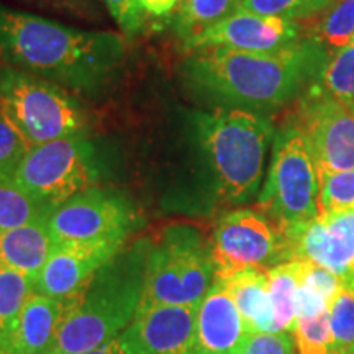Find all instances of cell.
Returning <instances> with one entry per match:
<instances>
[{"label": "cell", "instance_id": "obj_29", "mask_svg": "<svg viewBox=\"0 0 354 354\" xmlns=\"http://www.w3.org/2000/svg\"><path fill=\"white\" fill-rule=\"evenodd\" d=\"M292 336L299 354H331L330 310L315 317H297Z\"/></svg>", "mask_w": 354, "mask_h": 354}, {"label": "cell", "instance_id": "obj_11", "mask_svg": "<svg viewBox=\"0 0 354 354\" xmlns=\"http://www.w3.org/2000/svg\"><path fill=\"white\" fill-rule=\"evenodd\" d=\"M299 122L318 172L354 169V109L315 92L300 94Z\"/></svg>", "mask_w": 354, "mask_h": 354}, {"label": "cell", "instance_id": "obj_36", "mask_svg": "<svg viewBox=\"0 0 354 354\" xmlns=\"http://www.w3.org/2000/svg\"><path fill=\"white\" fill-rule=\"evenodd\" d=\"M344 287H346V289L348 290H351V292H354V269H353V271L351 272H349L348 274V277L346 279H344Z\"/></svg>", "mask_w": 354, "mask_h": 354}, {"label": "cell", "instance_id": "obj_25", "mask_svg": "<svg viewBox=\"0 0 354 354\" xmlns=\"http://www.w3.org/2000/svg\"><path fill=\"white\" fill-rule=\"evenodd\" d=\"M32 294V277L0 264V336L10 330L21 307Z\"/></svg>", "mask_w": 354, "mask_h": 354}, {"label": "cell", "instance_id": "obj_39", "mask_svg": "<svg viewBox=\"0 0 354 354\" xmlns=\"http://www.w3.org/2000/svg\"><path fill=\"white\" fill-rule=\"evenodd\" d=\"M50 354H53V353H50Z\"/></svg>", "mask_w": 354, "mask_h": 354}, {"label": "cell", "instance_id": "obj_34", "mask_svg": "<svg viewBox=\"0 0 354 354\" xmlns=\"http://www.w3.org/2000/svg\"><path fill=\"white\" fill-rule=\"evenodd\" d=\"M180 0H138L141 10L154 17H165L179 6Z\"/></svg>", "mask_w": 354, "mask_h": 354}, {"label": "cell", "instance_id": "obj_26", "mask_svg": "<svg viewBox=\"0 0 354 354\" xmlns=\"http://www.w3.org/2000/svg\"><path fill=\"white\" fill-rule=\"evenodd\" d=\"M335 2L336 0H241L240 10L299 21L323 15Z\"/></svg>", "mask_w": 354, "mask_h": 354}, {"label": "cell", "instance_id": "obj_1", "mask_svg": "<svg viewBox=\"0 0 354 354\" xmlns=\"http://www.w3.org/2000/svg\"><path fill=\"white\" fill-rule=\"evenodd\" d=\"M125 37L84 30L0 2V64L25 71L81 97L113 87L127 57Z\"/></svg>", "mask_w": 354, "mask_h": 354}, {"label": "cell", "instance_id": "obj_18", "mask_svg": "<svg viewBox=\"0 0 354 354\" xmlns=\"http://www.w3.org/2000/svg\"><path fill=\"white\" fill-rule=\"evenodd\" d=\"M215 281H220L232 295L248 328L253 333H281L274 322L268 272L264 269L248 268L232 274L230 277L215 279Z\"/></svg>", "mask_w": 354, "mask_h": 354}, {"label": "cell", "instance_id": "obj_28", "mask_svg": "<svg viewBox=\"0 0 354 354\" xmlns=\"http://www.w3.org/2000/svg\"><path fill=\"white\" fill-rule=\"evenodd\" d=\"M318 212L354 207V169L338 172H318ZM318 214V215H320Z\"/></svg>", "mask_w": 354, "mask_h": 354}, {"label": "cell", "instance_id": "obj_2", "mask_svg": "<svg viewBox=\"0 0 354 354\" xmlns=\"http://www.w3.org/2000/svg\"><path fill=\"white\" fill-rule=\"evenodd\" d=\"M328 50L312 39L281 53L225 48L187 51L179 63L183 87L210 109H240L266 115L300 97Z\"/></svg>", "mask_w": 354, "mask_h": 354}, {"label": "cell", "instance_id": "obj_8", "mask_svg": "<svg viewBox=\"0 0 354 354\" xmlns=\"http://www.w3.org/2000/svg\"><path fill=\"white\" fill-rule=\"evenodd\" d=\"M99 174V154L94 143L87 135H77L30 148L13 179L26 192L55 209L94 187Z\"/></svg>", "mask_w": 354, "mask_h": 354}, {"label": "cell", "instance_id": "obj_23", "mask_svg": "<svg viewBox=\"0 0 354 354\" xmlns=\"http://www.w3.org/2000/svg\"><path fill=\"white\" fill-rule=\"evenodd\" d=\"M48 205L15 183L13 177H0V232L48 218Z\"/></svg>", "mask_w": 354, "mask_h": 354}, {"label": "cell", "instance_id": "obj_12", "mask_svg": "<svg viewBox=\"0 0 354 354\" xmlns=\"http://www.w3.org/2000/svg\"><path fill=\"white\" fill-rule=\"evenodd\" d=\"M304 28L299 21L282 17L259 15L238 10L228 19L205 30L184 43L187 51L202 48H225L243 53H281L304 41Z\"/></svg>", "mask_w": 354, "mask_h": 354}, {"label": "cell", "instance_id": "obj_21", "mask_svg": "<svg viewBox=\"0 0 354 354\" xmlns=\"http://www.w3.org/2000/svg\"><path fill=\"white\" fill-rule=\"evenodd\" d=\"M302 261L292 259L266 271L274 322L281 333L292 335L294 331L297 320V290L302 277Z\"/></svg>", "mask_w": 354, "mask_h": 354}, {"label": "cell", "instance_id": "obj_16", "mask_svg": "<svg viewBox=\"0 0 354 354\" xmlns=\"http://www.w3.org/2000/svg\"><path fill=\"white\" fill-rule=\"evenodd\" d=\"M84 290L69 299L44 297L33 292L10 330L0 336V354L53 353L61 326L77 307Z\"/></svg>", "mask_w": 354, "mask_h": 354}, {"label": "cell", "instance_id": "obj_24", "mask_svg": "<svg viewBox=\"0 0 354 354\" xmlns=\"http://www.w3.org/2000/svg\"><path fill=\"white\" fill-rule=\"evenodd\" d=\"M354 35V0H336L313 25L308 39L325 50H336L349 43Z\"/></svg>", "mask_w": 354, "mask_h": 354}, {"label": "cell", "instance_id": "obj_9", "mask_svg": "<svg viewBox=\"0 0 354 354\" xmlns=\"http://www.w3.org/2000/svg\"><path fill=\"white\" fill-rule=\"evenodd\" d=\"M215 279L248 268L268 269L290 261L287 236L263 212L233 210L216 223L210 240Z\"/></svg>", "mask_w": 354, "mask_h": 354}, {"label": "cell", "instance_id": "obj_35", "mask_svg": "<svg viewBox=\"0 0 354 354\" xmlns=\"http://www.w3.org/2000/svg\"><path fill=\"white\" fill-rule=\"evenodd\" d=\"M86 354H128V349L125 343L122 342L120 335H118L113 339H110V342L100 344V346H97Z\"/></svg>", "mask_w": 354, "mask_h": 354}, {"label": "cell", "instance_id": "obj_19", "mask_svg": "<svg viewBox=\"0 0 354 354\" xmlns=\"http://www.w3.org/2000/svg\"><path fill=\"white\" fill-rule=\"evenodd\" d=\"M53 248L55 241L48 218L6 230L0 232V264L24 272L35 281L50 258Z\"/></svg>", "mask_w": 354, "mask_h": 354}, {"label": "cell", "instance_id": "obj_5", "mask_svg": "<svg viewBox=\"0 0 354 354\" xmlns=\"http://www.w3.org/2000/svg\"><path fill=\"white\" fill-rule=\"evenodd\" d=\"M215 279L210 246L190 227H172L148 248L138 310L198 307Z\"/></svg>", "mask_w": 354, "mask_h": 354}, {"label": "cell", "instance_id": "obj_20", "mask_svg": "<svg viewBox=\"0 0 354 354\" xmlns=\"http://www.w3.org/2000/svg\"><path fill=\"white\" fill-rule=\"evenodd\" d=\"M304 91L331 97L344 104H354V46L344 44L328 50L317 66Z\"/></svg>", "mask_w": 354, "mask_h": 354}, {"label": "cell", "instance_id": "obj_10", "mask_svg": "<svg viewBox=\"0 0 354 354\" xmlns=\"http://www.w3.org/2000/svg\"><path fill=\"white\" fill-rule=\"evenodd\" d=\"M138 225V214L127 197L91 187L71 197L48 216L55 245L74 241H125Z\"/></svg>", "mask_w": 354, "mask_h": 354}, {"label": "cell", "instance_id": "obj_30", "mask_svg": "<svg viewBox=\"0 0 354 354\" xmlns=\"http://www.w3.org/2000/svg\"><path fill=\"white\" fill-rule=\"evenodd\" d=\"M30 146L0 110V177H13Z\"/></svg>", "mask_w": 354, "mask_h": 354}, {"label": "cell", "instance_id": "obj_32", "mask_svg": "<svg viewBox=\"0 0 354 354\" xmlns=\"http://www.w3.org/2000/svg\"><path fill=\"white\" fill-rule=\"evenodd\" d=\"M112 19L117 21L123 37H136L145 26V12L141 10L138 0H100Z\"/></svg>", "mask_w": 354, "mask_h": 354}, {"label": "cell", "instance_id": "obj_15", "mask_svg": "<svg viewBox=\"0 0 354 354\" xmlns=\"http://www.w3.org/2000/svg\"><path fill=\"white\" fill-rule=\"evenodd\" d=\"M198 307H154L136 312L120 333L128 354H189Z\"/></svg>", "mask_w": 354, "mask_h": 354}, {"label": "cell", "instance_id": "obj_38", "mask_svg": "<svg viewBox=\"0 0 354 354\" xmlns=\"http://www.w3.org/2000/svg\"><path fill=\"white\" fill-rule=\"evenodd\" d=\"M353 109H354V104H353Z\"/></svg>", "mask_w": 354, "mask_h": 354}, {"label": "cell", "instance_id": "obj_22", "mask_svg": "<svg viewBox=\"0 0 354 354\" xmlns=\"http://www.w3.org/2000/svg\"><path fill=\"white\" fill-rule=\"evenodd\" d=\"M241 0H180L174 20L177 37L187 43L240 10Z\"/></svg>", "mask_w": 354, "mask_h": 354}, {"label": "cell", "instance_id": "obj_4", "mask_svg": "<svg viewBox=\"0 0 354 354\" xmlns=\"http://www.w3.org/2000/svg\"><path fill=\"white\" fill-rule=\"evenodd\" d=\"M148 248V241H138L102 266L61 326L53 354H86L130 325L143 290Z\"/></svg>", "mask_w": 354, "mask_h": 354}, {"label": "cell", "instance_id": "obj_27", "mask_svg": "<svg viewBox=\"0 0 354 354\" xmlns=\"http://www.w3.org/2000/svg\"><path fill=\"white\" fill-rule=\"evenodd\" d=\"M331 354H354V292L343 287L330 307Z\"/></svg>", "mask_w": 354, "mask_h": 354}, {"label": "cell", "instance_id": "obj_3", "mask_svg": "<svg viewBox=\"0 0 354 354\" xmlns=\"http://www.w3.org/2000/svg\"><path fill=\"white\" fill-rule=\"evenodd\" d=\"M187 130L216 202L241 205L258 194L274 127L266 115L240 109L192 110Z\"/></svg>", "mask_w": 354, "mask_h": 354}, {"label": "cell", "instance_id": "obj_14", "mask_svg": "<svg viewBox=\"0 0 354 354\" xmlns=\"http://www.w3.org/2000/svg\"><path fill=\"white\" fill-rule=\"evenodd\" d=\"M125 241L95 240L61 243L53 248L46 264L35 277L33 292L53 299H69L81 294L92 277L107 264Z\"/></svg>", "mask_w": 354, "mask_h": 354}, {"label": "cell", "instance_id": "obj_37", "mask_svg": "<svg viewBox=\"0 0 354 354\" xmlns=\"http://www.w3.org/2000/svg\"><path fill=\"white\" fill-rule=\"evenodd\" d=\"M348 44H353V46H354V35L351 37V39H349V43H348Z\"/></svg>", "mask_w": 354, "mask_h": 354}, {"label": "cell", "instance_id": "obj_33", "mask_svg": "<svg viewBox=\"0 0 354 354\" xmlns=\"http://www.w3.org/2000/svg\"><path fill=\"white\" fill-rule=\"evenodd\" d=\"M240 354H295V342L290 333H254Z\"/></svg>", "mask_w": 354, "mask_h": 354}, {"label": "cell", "instance_id": "obj_17", "mask_svg": "<svg viewBox=\"0 0 354 354\" xmlns=\"http://www.w3.org/2000/svg\"><path fill=\"white\" fill-rule=\"evenodd\" d=\"M254 335L220 281L198 305L196 335L189 354H240Z\"/></svg>", "mask_w": 354, "mask_h": 354}, {"label": "cell", "instance_id": "obj_6", "mask_svg": "<svg viewBox=\"0 0 354 354\" xmlns=\"http://www.w3.org/2000/svg\"><path fill=\"white\" fill-rule=\"evenodd\" d=\"M0 110L30 148L87 135L88 113L79 95L25 71L0 64Z\"/></svg>", "mask_w": 354, "mask_h": 354}, {"label": "cell", "instance_id": "obj_31", "mask_svg": "<svg viewBox=\"0 0 354 354\" xmlns=\"http://www.w3.org/2000/svg\"><path fill=\"white\" fill-rule=\"evenodd\" d=\"M20 2L37 7L39 10L66 15L69 19L84 21H99L102 19L100 0H20Z\"/></svg>", "mask_w": 354, "mask_h": 354}, {"label": "cell", "instance_id": "obj_7", "mask_svg": "<svg viewBox=\"0 0 354 354\" xmlns=\"http://www.w3.org/2000/svg\"><path fill=\"white\" fill-rule=\"evenodd\" d=\"M318 171L308 141L297 123L274 136L268 179L259 194V212L284 234L302 227L318 214Z\"/></svg>", "mask_w": 354, "mask_h": 354}, {"label": "cell", "instance_id": "obj_13", "mask_svg": "<svg viewBox=\"0 0 354 354\" xmlns=\"http://www.w3.org/2000/svg\"><path fill=\"white\" fill-rule=\"evenodd\" d=\"M290 261H308L343 281L354 269V207L320 214L286 233Z\"/></svg>", "mask_w": 354, "mask_h": 354}]
</instances>
